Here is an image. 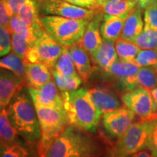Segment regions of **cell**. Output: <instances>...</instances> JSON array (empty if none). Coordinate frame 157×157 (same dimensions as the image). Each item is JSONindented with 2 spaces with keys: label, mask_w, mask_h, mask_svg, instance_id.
I'll return each mask as SVG.
<instances>
[{
  "label": "cell",
  "mask_w": 157,
  "mask_h": 157,
  "mask_svg": "<svg viewBox=\"0 0 157 157\" xmlns=\"http://www.w3.org/2000/svg\"><path fill=\"white\" fill-rule=\"evenodd\" d=\"M91 132L69 125L48 149L45 157H99L103 148Z\"/></svg>",
  "instance_id": "cell-1"
},
{
  "label": "cell",
  "mask_w": 157,
  "mask_h": 157,
  "mask_svg": "<svg viewBox=\"0 0 157 157\" xmlns=\"http://www.w3.org/2000/svg\"><path fill=\"white\" fill-rule=\"evenodd\" d=\"M60 93L69 125L95 132L102 116L92 101L88 90L81 88Z\"/></svg>",
  "instance_id": "cell-2"
},
{
  "label": "cell",
  "mask_w": 157,
  "mask_h": 157,
  "mask_svg": "<svg viewBox=\"0 0 157 157\" xmlns=\"http://www.w3.org/2000/svg\"><path fill=\"white\" fill-rule=\"evenodd\" d=\"M30 98L20 92L10 103L7 111L18 135L29 141H34L40 137V129L36 109Z\"/></svg>",
  "instance_id": "cell-3"
},
{
  "label": "cell",
  "mask_w": 157,
  "mask_h": 157,
  "mask_svg": "<svg viewBox=\"0 0 157 157\" xmlns=\"http://www.w3.org/2000/svg\"><path fill=\"white\" fill-rule=\"evenodd\" d=\"M38 117L40 137L37 146L38 157H45L54 141L69 126L63 109L34 105Z\"/></svg>",
  "instance_id": "cell-4"
},
{
  "label": "cell",
  "mask_w": 157,
  "mask_h": 157,
  "mask_svg": "<svg viewBox=\"0 0 157 157\" xmlns=\"http://www.w3.org/2000/svg\"><path fill=\"white\" fill-rule=\"evenodd\" d=\"M41 22L44 30L64 47L78 42L83 36L89 20L71 19L58 15H42Z\"/></svg>",
  "instance_id": "cell-5"
},
{
  "label": "cell",
  "mask_w": 157,
  "mask_h": 157,
  "mask_svg": "<svg viewBox=\"0 0 157 157\" xmlns=\"http://www.w3.org/2000/svg\"><path fill=\"white\" fill-rule=\"evenodd\" d=\"M156 120H140L133 122L117 139L110 151L118 156L127 157L149 148L153 127Z\"/></svg>",
  "instance_id": "cell-6"
},
{
  "label": "cell",
  "mask_w": 157,
  "mask_h": 157,
  "mask_svg": "<svg viewBox=\"0 0 157 157\" xmlns=\"http://www.w3.org/2000/svg\"><path fill=\"white\" fill-rule=\"evenodd\" d=\"M121 101L140 120H157V104L150 90L137 87L122 93Z\"/></svg>",
  "instance_id": "cell-7"
},
{
  "label": "cell",
  "mask_w": 157,
  "mask_h": 157,
  "mask_svg": "<svg viewBox=\"0 0 157 157\" xmlns=\"http://www.w3.org/2000/svg\"><path fill=\"white\" fill-rule=\"evenodd\" d=\"M64 46L59 44L44 31L38 37L36 44L29 49L25 63H42L51 70L54 67Z\"/></svg>",
  "instance_id": "cell-8"
},
{
  "label": "cell",
  "mask_w": 157,
  "mask_h": 157,
  "mask_svg": "<svg viewBox=\"0 0 157 157\" xmlns=\"http://www.w3.org/2000/svg\"><path fill=\"white\" fill-rule=\"evenodd\" d=\"M39 13L42 15H58L71 19L91 21L98 14L96 10L78 7L65 0H37Z\"/></svg>",
  "instance_id": "cell-9"
},
{
  "label": "cell",
  "mask_w": 157,
  "mask_h": 157,
  "mask_svg": "<svg viewBox=\"0 0 157 157\" xmlns=\"http://www.w3.org/2000/svg\"><path fill=\"white\" fill-rule=\"evenodd\" d=\"M134 112L127 107H119L105 113L103 117L104 128L114 138H119L134 122Z\"/></svg>",
  "instance_id": "cell-10"
},
{
  "label": "cell",
  "mask_w": 157,
  "mask_h": 157,
  "mask_svg": "<svg viewBox=\"0 0 157 157\" xmlns=\"http://www.w3.org/2000/svg\"><path fill=\"white\" fill-rule=\"evenodd\" d=\"M140 66L132 62L120 61L118 60L111 67L103 71L111 76L117 84V87L122 93L136 88V75Z\"/></svg>",
  "instance_id": "cell-11"
},
{
  "label": "cell",
  "mask_w": 157,
  "mask_h": 157,
  "mask_svg": "<svg viewBox=\"0 0 157 157\" xmlns=\"http://www.w3.org/2000/svg\"><path fill=\"white\" fill-rule=\"evenodd\" d=\"M28 92L34 105L54 109H63L61 93L59 92L53 79L39 89L28 87Z\"/></svg>",
  "instance_id": "cell-12"
},
{
  "label": "cell",
  "mask_w": 157,
  "mask_h": 157,
  "mask_svg": "<svg viewBox=\"0 0 157 157\" xmlns=\"http://www.w3.org/2000/svg\"><path fill=\"white\" fill-rule=\"evenodd\" d=\"M25 82L9 71L0 69V110L8 106Z\"/></svg>",
  "instance_id": "cell-13"
},
{
  "label": "cell",
  "mask_w": 157,
  "mask_h": 157,
  "mask_svg": "<svg viewBox=\"0 0 157 157\" xmlns=\"http://www.w3.org/2000/svg\"><path fill=\"white\" fill-rule=\"evenodd\" d=\"M92 101L102 117L121 107V102L117 93L109 87L99 86L88 90Z\"/></svg>",
  "instance_id": "cell-14"
},
{
  "label": "cell",
  "mask_w": 157,
  "mask_h": 157,
  "mask_svg": "<svg viewBox=\"0 0 157 157\" xmlns=\"http://www.w3.org/2000/svg\"><path fill=\"white\" fill-rule=\"evenodd\" d=\"M102 21H103V16L99 12L93 19L89 21L83 36L78 42L82 48L89 53L90 57L95 53L103 42L101 34Z\"/></svg>",
  "instance_id": "cell-15"
},
{
  "label": "cell",
  "mask_w": 157,
  "mask_h": 157,
  "mask_svg": "<svg viewBox=\"0 0 157 157\" xmlns=\"http://www.w3.org/2000/svg\"><path fill=\"white\" fill-rule=\"evenodd\" d=\"M68 49L78 76L81 77L82 82H87L93 73V66L89 53L78 42L71 45Z\"/></svg>",
  "instance_id": "cell-16"
},
{
  "label": "cell",
  "mask_w": 157,
  "mask_h": 157,
  "mask_svg": "<svg viewBox=\"0 0 157 157\" xmlns=\"http://www.w3.org/2000/svg\"><path fill=\"white\" fill-rule=\"evenodd\" d=\"M51 71L42 63H25V83L28 87L39 89L52 79Z\"/></svg>",
  "instance_id": "cell-17"
},
{
  "label": "cell",
  "mask_w": 157,
  "mask_h": 157,
  "mask_svg": "<svg viewBox=\"0 0 157 157\" xmlns=\"http://www.w3.org/2000/svg\"><path fill=\"white\" fill-rule=\"evenodd\" d=\"M39 13L37 0H26L17 14L20 19L30 27L38 37L45 31L41 22Z\"/></svg>",
  "instance_id": "cell-18"
},
{
  "label": "cell",
  "mask_w": 157,
  "mask_h": 157,
  "mask_svg": "<svg viewBox=\"0 0 157 157\" xmlns=\"http://www.w3.org/2000/svg\"><path fill=\"white\" fill-rule=\"evenodd\" d=\"M143 10L136 6L125 20L120 38L126 39L129 42H133L135 38L142 32L144 29L142 17Z\"/></svg>",
  "instance_id": "cell-19"
},
{
  "label": "cell",
  "mask_w": 157,
  "mask_h": 157,
  "mask_svg": "<svg viewBox=\"0 0 157 157\" xmlns=\"http://www.w3.org/2000/svg\"><path fill=\"white\" fill-rule=\"evenodd\" d=\"M91 58L94 63L105 71L118 60L114 42L103 39L100 48Z\"/></svg>",
  "instance_id": "cell-20"
},
{
  "label": "cell",
  "mask_w": 157,
  "mask_h": 157,
  "mask_svg": "<svg viewBox=\"0 0 157 157\" xmlns=\"http://www.w3.org/2000/svg\"><path fill=\"white\" fill-rule=\"evenodd\" d=\"M136 6V2L133 0H107L95 10L100 12L103 17H127Z\"/></svg>",
  "instance_id": "cell-21"
},
{
  "label": "cell",
  "mask_w": 157,
  "mask_h": 157,
  "mask_svg": "<svg viewBox=\"0 0 157 157\" xmlns=\"http://www.w3.org/2000/svg\"><path fill=\"white\" fill-rule=\"evenodd\" d=\"M127 17L104 16L101 24V34L103 39L114 42L120 37Z\"/></svg>",
  "instance_id": "cell-22"
},
{
  "label": "cell",
  "mask_w": 157,
  "mask_h": 157,
  "mask_svg": "<svg viewBox=\"0 0 157 157\" xmlns=\"http://www.w3.org/2000/svg\"><path fill=\"white\" fill-rule=\"evenodd\" d=\"M0 69L9 71L25 82V63L13 52L0 59Z\"/></svg>",
  "instance_id": "cell-23"
},
{
  "label": "cell",
  "mask_w": 157,
  "mask_h": 157,
  "mask_svg": "<svg viewBox=\"0 0 157 157\" xmlns=\"http://www.w3.org/2000/svg\"><path fill=\"white\" fill-rule=\"evenodd\" d=\"M18 133L12 124L7 108L0 110V144H10L17 142Z\"/></svg>",
  "instance_id": "cell-24"
},
{
  "label": "cell",
  "mask_w": 157,
  "mask_h": 157,
  "mask_svg": "<svg viewBox=\"0 0 157 157\" xmlns=\"http://www.w3.org/2000/svg\"><path fill=\"white\" fill-rule=\"evenodd\" d=\"M9 30L10 32L16 33L21 36L30 47L36 44L38 36L35 34L34 31L20 19L18 15H15L11 17L10 21Z\"/></svg>",
  "instance_id": "cell-25"
},
{
  "label": "cell",
  "mask_w": 157,
  "mask_h": 157,
  "mask_svg": "<svg viewBox=\"0 0 157 157\" xmlns=\"http://www.w3.org/2000/svg\"><path fill=\"white\" fill-rule=\"evenodd\" d=\"M114 46L118 60L120 61L132 62L141 49L132 42L119 37L114 41Z\"/></svg>",
  "instance_id": "cell-26"
},
{
  "label": "cell",
  "mask_w": 157,
  "mask_h": 157,
  "mask_svg": "<svg viewBox=\"0 0 157 157\" xmlns=\"http://www.w3.org/2000/svg\"><path fill=\"white\" fill-rule=\"evenodd\" d=\"M51 70L56 71L58 73L66 76H78L68 47H64L62 53L58 58L54 67Z\"/></svg>",
  "instance_id": "cell-27"
},
{
  "label": "cell",
  "mask_w": 157,
  "mask_h": 157,
  "mask_svg": "<svg viewBox=\"0 0 157 157\" xmlns=\"http://www.w3.org/2000/svg\"><path fill=\"white\" fill-rule=\"evenodd\" d=\"M135 86L151 90L157 86V73L153 66L140 67L136 75Z\"/></svg>",
  "instance_id": "cell-28"
},
{
  "label": "cell",
  "mask_w": 157,
  "mask_h": 157,
  "mask_svg": "<svg viewBox=\"0 0 157 157\" xmlns=\"http://www.w3.org/2000/svg\"><path fill=\"white\" fill-rule=\"evenodd\" d=\"M51 73L55 83L60 93L78 90L82 82V79L79 76H66L53 70H51Z\"/></svg>",
  "instance_id": "cell-29"
},
{
  "label": "cell",
  "mask_w": 157,
  "mask_h": 157,
  "mask_svg": "<svg viewBox=\"0 0 157 157\" xmlns=\"http://www.w3.org/2000/svg\"><path fill=\"white\" fill-rule=\"evenodd\" d=\"M132 42L140 49L157 50V30L144 28Z\"/></svg>",
  "instance_id": "cell-30"
},
{
  "label": "cell",
  "mask_w": 157,
  "mask_h": 157,
  "mask_svg": "<svg viewBox=\"0 0 157 157\" xmlns=\"http://www.w3.org/2000/svg\"><path fill=\"white\" fill-rule=\"evenodd\" d=\"M0 157H30L25 147L17 142L0 144Z\"/></svg>",
  "instance_id": "cell-31"
},
{
  "label": "cell",
  "mask_w": 157,
  "mask_h": 157,
  "mask_svg": "<svg viewBox=\"0 0 157 157\" xmlns=\"http://www.w3.org/2000/svg\"><path fill=\"white\" fill-rule=\"evenodd\" d=\"M132 63L140 67L154 66L157 63V50L141 49Z\"/></svg>",
  "instance_id": "cell-32"
},
{
  "label": "cell",
  "mask_w": 157,
  "mask_h": 157,
  "mask_svg": "<svg viewBox=\"0 0 157 157\" xmlns=\"http://www.w3.org/2000/svg\"><path fill=\"white\" fill-rule=\"evenodd\" d=\"M11 33V51L13 53H14L20 57L23 61L25 62V57L28 53L30 45L23 39L22 37L20 36L16 33Z\"/></svg>",
  "instance_id": "cell-33"
},
{
  "label": "cell",
  "mask_w": 157,
  "mask_h": 157,
  "mask_svg": "<svg viewBox=\"0 0 157 157\" xmlns=\"http://www.w3.org/2000/svg\"><path fill=\"white\" fill-rule=\"evenodd\" d=\"M143 10H144V28L157 30V0H154Z\"/></svg>",
  "instance_id": "cell-34"
},
{
  "label": "cell",
  "mask_w": 157,
  "mask_h": 157,
  "mask_svg": "<svg viewBox=\"0 0 157 157\" xmlns=\"http://www.w3.org/2000/svg\"><path fill=\"white\" fill-rule=\"evenodd\" d=\"M11 51V33L8 29L0 26V57Z\"/></svg>",
  "instance_id": "cell-35"
},
{
  "label": "cell",
  "mask_w": 157,
  "mask_h": 157,
  "mask_svg": "<svg viewBox=\"0 0 157 157\" xmlns=\"http://www.w3.org/2000/svg\"><path fill=\"white\" fill-rule=\"evenodd\" d=\"M26 0H4L6 7L10 16L18 14L20 10L24 5Z\"/></svg>",
  "instance_id": "cell-36"
},
{
  "label": "cell",
  "mask_w": 157,
  "mask_h": 157,
  "mask_svg": "<svg viewBox=\"0 0 157 157\" xmlns=\"http://www.w3.org/2000/svg\"><path fill=\"white\" fill-rule=\"evenodd\" d=\"M11 16L7 11L4 0H0V26L9 29Z\"/></svg>",
  "instance_id": "cell-37"
},
{
  "label": "cell",
  "mask_w": 157,
  "mask_h": 157,
  "mask_svg": "<svg viewBox=\"0 0 157 157\" xmlns=\"http://www.w3.org/2000/svg\"><path fill=\"white\" fill-rule=\"evenodd\" d=\"M148 150L151 153L153 156L157 157V120L153 127L151 135Z\"/></svg>",
  "instance_id": "cell-38"
},
{
  "label": "cell",
  "mask_w": 157,
  "mask_h": 157,
  "mask_svg": "<svg viewBox=\"0 0 157 157\" xmlns=\"http://www.w3.org/2000/svg\"><path fill=\"white\" fill-rule=\"evenodd\" d=\"M68 2L78 7H87L88 9L95 10L97 7V3L95 0H68Z\"/></svg>",
  "instance_id": "cell-39"
},
{
  "label": "cell",
  "mask_w": 157,
  "mask_h": 157,
  "mask_svg": "<svg viewBox=\"0 0 157 157\" xmlns=\"http://www.w3.org/2000/svg\"><path fill=\"white\" fill-rule=\"evenodd\" d=\"M127 157H154L152 156L151 153L150 151H147V149L146 150H143L140 151L135 153V154L130 155V156H127Z\"/></svg>",
  "instance_id": "cell-40"
},
{
  "label": "cell",
  "mask_w": 157,
  "mask_h": 157,
  "mask_svg": "<svg viewBox=\"0 0 157 157\" xmlns=\"http://www.w3.org/2000/svg\"><path fill=\"white\" fill-rule=\"evenodd\" d=\"M133 1L136 2L137 6H138L139 7H140V8L143 10L146 8L147 6L150 5L154 0H133Z\"/></svg>",
  "instance_id": "cell-41"
},
{
  "label": "cell",
  "mask_w": 157,
  "mask_h": 157,
  "mask_svg": "<svg viewBox=\"0 0 157 157\" xmlns=\"http://www.w3.org/2000/svg\"><path fill=\"white\" fill-rule=\"evenodd\" d=\"M150 92H151V94L153 98H154L155 102H156L157 104V86L151 90Z\"/></svg>",
  "instance_id": "cell-42"
},
{
  "label": "cell",
  "mask_w": 157,
  "mask_h": 157,
  "mask_svg": "<svg viewBox=\"0 0 157 157\" xmlns=\"http://www.w3.org/2000/svg\"><path fill=\"white\" fill-rule=\"evenodd\" d=\"M95 1H96V3H97V7H96V8H98V7H99V6H101V5H103V4L104 2H106L107 0H95Z\"/></svg>",
  "instance_id": "cell-43"
},
{
  "label": "cell",
  "mask_w": 157,
  "mask_h": 157,
  "mask_svg": "<svg viewBox=\"0 0 157 157\" xmlns=\"http://www.w3.org/2000/svg\"><path fill=\"white\" fill-rule=\"evenodd\" d=\"M106 157H124V156H118V155H116L113 153H111V151H109V154H108V156Z\"/></svg>",
  "instance_id": "cell-44"
},
{
  "label": "cell",
  "mask_w": 157,
  "mask_h": 157,
  "mask_svg": "<svg viewBox=\"0 0 157 157\" xmlns=\"http://www.w3.org/2000/svg\"><path fill=\"white\" fill-rule=\"evenodd\" d=\"M153 67L154 68L155 71H156V73H157V63H156V65H154V66H153Z\"/></svg>",
  "instance_id": "cell-45"
},
{
  "label": "cell",
  "mask_w": 157,
  "mask_h": 157,
  "mask_svg": "<svg viewBox=\"0 0 157 157\" xmlns=\"http://www.w3.org/2000/svg\"><path fill=\"white\" fill-rule=\"evenodd\" d=\"M65 1H66V2H68V0H65Z\"/></svg>",
  "instance_id": "cell-46"
}]
</instances>
